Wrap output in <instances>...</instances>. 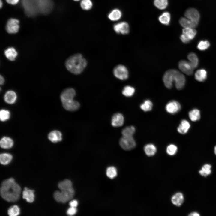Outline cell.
<instances>
[{
    "label": "cell",
    "mask_w": 216,
    "mask_h": 216,
    "mask_svg": "<svg viewBox=\"0 0 216 216\" xmlns=\"http://www.w3.org/2000/svg\"><path fill=\"white\" fill-rule=\"evenodd\" d=\"M210 46L209 42L207 40L200 41L197 45V48L200 50H205L208 49Z\"/></svg>",
    "instance_id": "cell-36"
},
{
    "label": "cell",
    "mask_w": 216,
    "mask_h": 216,
    "mask_svg": "<svg viewBox=\"0 0 216 216\" xmlns=\"http://www.w3.org/2000/svg\"><path fill=\"white\" fill-rule=\"evenodd\" d=\"M163 80L167 88H171L174 82L176 88L178 90L184 88L186 82L184 75L175 69H170L166 71L164 75Z\"/></svg>",
    "instance_id": "cell-2"
},
{
    "label": "cell",
    "mask_w": 216,
    "mask_h": 216,
    "mask_svg": "<svg viewBox=\"0 0 216 216\" xmlns=\"http://www.w3.org/2000/svg\"><path fill=\"white\" fill-rule=\"evenodd\" d=\"M48 138L52 142L54 143L57 142L62 140V134L58 130H54L49 133Z\"/></svg>",
    "instance_id": "cell-19"
},
{
    "label": "cell",
    "mask_w": 216,
    "mask_h": 216,
    "mask_svg": "<svg viewBox=\"0 0 216 216\" xmlns=\"http://www.w3.org/2000/svg\"><path fill=\"white\" fill-rule=\"evenodd\" d=\"M177 151V146L174 144H170L167 147L166 151L169 155H173L175 154Z\"/></svg>",
    "instance_id": "cell-43"
},
{
    "label": "cell",
    "mask_w": 216,
    "mask_h": 216,
    "mask_svg": "<svg viewBox=\"0 0 216 216\" xmlns=\"http://www.w3.org/2000/svg\"><path fill=\"white\" fill-rule=\"evenodd\" d=\"M74 0V1H78L80 0Z\"/></svg>",
    "instance_id": "cell-51"
},
{
    "label": "cell",
    "mask_w": 216,
    "mask_h": 216,
    "mask_svg": "<svg viewBox=\"0 0 216 216\" xmlns=\"http://www.w3.org/2000/svg\"><path fill=\"white\" fill-rule=\"evenodd\" d=\"M10 116V113L8 110L2 109L0 111V120L4 122L8 119Z\"/></svg>",
    "instance_id": "cell-42"
},
{
    "label": "cell",
    "mask_w": 216,
    "mask_h": 216,
    "mask_svg": "<svg viewBox=\"0 0 216 216\" xmlns=\"http://www.w3.org/2000/svg\"><path fill=\"white\" fill-rule=\"evenodd\" d=\"M8 213L10 216H16L20 213V209L16 205H14L10 207L8 210Z\"/></svg>",
    "instance_id": "cell-37"
},
{
    "label": "cell",
    "mask_w": 216,
    "mask_h": 216,
    "mask_svg": "<svg viewBox=\"0 0 216 216\" xmlns=\"http://www.w3.org/2000/svg\"><path fill=\"white\" fill-rule=\"evenodd\" d=\"M87 64L86 60L80 53L70 57L66 60L65 65L67 70L72 73L78 74L81 73Z\"/></svg>",
    "instance_id": "cell-3"
},
{
    "label": "cell",
    "mask_w": 216,
    "mask_h": 216,
    "mask_svg": "<svg viewBox=\"0 0 216 216\" xmlns=\"http://www.w3.org/2000/svg\"><path fill=\"white\" fill-rule=\"evenodd\" d=\"M39 14H49L53 7L52 0H38Z\"/></svg>",
    "instance_id": "cell-7"
},
{
    "label": "cell",
    "mask_w": 216,
    "mask_h": 216,
    "mask_svg": "<svg viewBox=\"0 0 216 216\" xmlns=\"http://www.w3.org/2000/svg\"><path fill=\"white\" fill-rule=\"evenodd\" d=\"M152 106L153 104L152 102L149 100H146L140 105V107L142 110L147 112L151 110Z\"/></svg>",
    "instance_id": "cell-40"
},
{
    "label": "cell",
    "mask_w": 216,
    "mask_h": 216,
    "mask_svg": "<svg viewBox=\"0 0 216 216\" xmlns=\"http://www.w3.org/2000/svg\"><path fill=\"white\" fill-rule=\"evenodd\" d=\"M158 19L161 23L165 25H168L170 21V14L168 12H164L159 16Z\"/></svg>",
    "instance_id": "cell-31"
},
{
    "label": "cell",
    "mask_w": 216,
    "mask_h": 216,
    "mask_svg": "<svg viewBox=\"0 0 216 216\" xmlns=\"http://www.w3.org/2000/svg\"><path fill=\"white\" fill-rule=\"evenodd\" d=\"M121 147L125 150H130L134 149L136 146L135 141L133 136H122L119 141Z\"/></svg>",
    "instance_id": "cell-9"
},
{
    "label": "cell",
    "mask_w": 216,
    "mask_h": 216,
    "mask_svg": "<svg viewBox=\"0 0 216 216\" xmlns=\"http://www.w3.org/2000/svg\"><path fill=\"white\" fill-rule=\"evenodd\" d=\"M189 123L185 120H182L177 128L178 131L180 133L184 134L186 133L190 128Z\"/></svg>",
    "instance_id": "cell-25"
},
{
    "label": "cell",
    "mask_w": 216,
    "mask_h": 216,
    "mask_svg": "<svg viewBox=\"0 0 216 216\" xmlns=\"http://www.w3.org/2000/svg\"><path fill=\"white\" fill-rule=\"evenodd\" d=\"M17 95L15 92L12 90L8 91L4 94V99L7 103L12 104L16 100Z\"/></svg>",
    "instance_id": "cell-20"
},
{
    "label": "cell",
    "mask_w": 216,
    "mask_h": 216,
    "mask_svg": "<svg viewBox=\"0 0 216 216\" xmlns=\"http://www.w3.org/2000/svg\"><path fill=\"white\" fill-rule=\"evenodd\" d=\"M178 68L182 71L189 75L193 74L194 69L190 62L185 60H182L179 62Z\"/></svg>",
    "instance_id": "cell-12"
},
{
    "label": "cell",
    "mask_w": 216,
    "mask_h": 216,
    "mask_svg": "<svg viewBox=\"0 0 216 216\" xmlns=\"http://www.w3.org/2000/svg\"><path fill=\"white\" fill-rule=\"evenodd\" d=\"M165 108L168 112L173 114L177 113L180 110L181 106L178 102L175 100H172L167 104Z\"/></svg>",
    "instance_id": "cell-15"
},
{
    "label": "cell",
    "mask_w": 216,
    "mask_h": 216,
    "mask_svg": "<svg viewBox=\"0 0 216 216\" xmlns=\"http://www.w3.org/2000/svg\"><path fill=\"white\" fill-rule=\"evenodd\" d=\"M188 58L194 68H196L199 64L198 58L195 53L191 52L188 56Z\"/></svg>",
    "instance_id": "cell-29"
},
{
    "label": "cell",
    "mask_w": 216,
    "mask_h": 216,
    "mask_svg": "<svg viewBox=\"0 0 216 216\" xmlns=\"http://www.w3.org/2000/svg\"><path fill=\"white\" fill-rule=\"evenodd\" d=\"M4 54L7 58L11 61L14 60L18 55L16 50L13 47L7 48L5 50Z\"/></svg>",
    "instance_id": "cell-21"
},
{
    "label": "cell",
    "mask_w": 216,
    "mask_h": 216,
    "mask_svg": "<svg viewBox=\"0 0 216 216\" xmlns=\"http://www.w3.org/2000/svg\"><path fill=\"white\" fill-rule=\"evenodd\" d=\"M13 140L9 137L4 136L1 139L0 141V145L2 148H10L13 146Z\"/></svg>",
    "instance_id": "cell-23"
},
{
    "label": "cell",
    "mask_w": 216,
    "mask_h": 216,
    "mask_svg": "<svg viewBox=\"0 0 216 216\" xmlns=\"http://www.w3.org/2000/svg\"><path fill=\"white\" fill-rule=\"evenodd\" d=\"M180 24L184 28H195L197 26L199 22L192 21L185 17H182L179 20Z\"/></svg>",
    "instance_id": "cell-17"
},
{
    "label": "cell",
    "mask_w": 216,
    "mask_h": 216,
    "mask_svg": "<svg viewBox=\"0 0 216 216\" xmlns=\"http://www.w3.org/2000/svg\"><path fill=\"white\" fill-rule=\"evenodd\" d=\"M113 73L116 77L122 80H126L128 77V70L122 65H118L115 67L113 70Z\"/></svg>",
    "instance_id": "cell-10"
},
{
    "label": "cell",
    "mask_w": 216,
    "mask_h": 216,
    "mask_svg": "<svg viewBox=\"0 0 216 216\" xmlns=\"http://www.w3.org/2000/svg\"><path fill=\"white\" fill-rule=\"evenodd\" d=\"M76 94L75 91L72 88L65 89L61 93V100L63 107L66 110L74 111L79 108L80 103L74 99Z\"/></svg>",
    "instance_id": "cell-4"
},
{
    "label": "cell",
    "mask_w": 216,
    "mask_h": 216,
    "mask_svg": "<svg viewBox=\"0 0 216 216\" xmlns=\"http://www.w3.org/2000/svg\"><path fill=\"white\" fill-rule=\"evenodd\" d=\"M113 28L115 32L118 34H127L129 32V25L125 22H122L115 24Z\"/></svg>",
    "instance_id": "cell-13"
},
{
    "label": "cell",
    "mask_w": 216,
    "mask_h": 216,
    "mask_svg": "<svg viewBox=\"0 0 216 216\" xmlns=\"http://www.w3.org/2000/svg\"><path fill=\"white\" fill-rule=\"evenodd\" d=\"M107 176L110 178H113L117 175V171L116 168L114 166L108 167L106 170Z\"/></svg>",
    "instance_id": "cell-41"
},
{
    "label": "cell",
    "mask_w": 216,
    "mask_h": 216,
    "mask_svg": "<svg viewBox=\"0 0 216 216\" xmlns=\"http://www.w3.org/2000/svg\"><path fill=\"white\" fill-rule=\"evenodd\" d=\"M135 131V129L134 127L131 126L124 128L122 131V136H132Z\"/></svg>",
    "instance_id": "cell-32"
},
{
    "label": "cell",
    "mask_w": 216,
    "mask_h": 216,
    "mask_svg": "<svg viewBox=\"0 0 216 216\" xmlns=\"http://www.w3.org/2000/svg\"><path fill=\"white\" fill-rule=\"evenodd\" d=\"M8 3L12 4L15 5L18 3L19 0H6Z\"/></svg>",
    "instance_id": "cell-46"
},
{
    "label": "cell",
    "mask_w": 216,
    "mask_h": 216,
    "mask_svg": "<svg viewBox=\"0 0 216 216\" xmlns=\"http://www.w3.org/2000/svg\"><path fill=\"white\" fill-rule=\"evenodd\" d=\"M122 16L121 11L118 9H115L109 14L108 17L111 21H116L120 19Z\"/></svg>",
    "instance_id": "cell-26"
},
{
    "label": "cell",
    "mask_w": 216,
    "mask_h": 216,
    "mask_svg": "<svg viewBox=\"0 0 216 216\" xmlns=\"http://www.w3.org/2000/svg\"><path fill=\"white\" fill-rule=\"evenodd\" d=\"M21 4L27 16L33 17L39 14L37 0H21Z\"/></svg>",
    "instance_id": "cell-5"
},
{
    "label": "cell",
    "mask_w": 216,
    "mask_h": 216,
    "mask_svg": "<svg viewBox=\"0 0 216 216\" xmlns=\"http://www.w3.org/2000/svg\"><path fill=\"white\" fill-rule=\"evenodd\" d=\"M77 212L76 207H70L67 211V214L69 216H73L75 215Z\"/></svg>",
    "instance_id": "cell-44"
},
{
    "label": "cell",
    "mask_w": 216,
    "mask_h": 216,
    "mask_svg": "<svg viewBox=\"0 0 216 216\" xmlns=\"http://www.w3.org/2000/svg\"><path fill=\"white\" fill-rule=\"evenodd\" d=\"M124 119L123 115L120 113L114 114L112 117L111 124L114 127L122 126L124 123Z\"/></svg>",
    "instance_id": "cell-16"
},
{
    "label": "cell",
    "mask_w": 216,
    "mask_h": 216,
    "mask_svg": "<svg viewBox=\"0 0 216 216\" xmlns=\"http://www.w3.org/2000/svg\"><path fill=\"white\" fill-rule=\"evenodd\" d=\"M135 91V89L133 87L130 86H127L124 88L122 93L125 96L130 97L133 95Z\"/></svg>",
    "instance_id": "cell-39"
},
{
    "label": "cell",
    "mask_w": 216,
    "mask_h": 216,
    "mask_svg": "<svg viewBox=\"0 0 216 216\" xmlns=\"http://www.w3.org/2000/svg\"><path fill=\"white\" fill-rule=\"evenodd\" d=\"M184 201L183 194L180 192H178L174 194L172 197L171 201L175 205L179 206L183 203Z\"/></svg>",
    "instance_id": "cell-22"
},
{
    "label": "cell",
    "mask_w": 216,
    "mask_h": 216,
    "mask_svg": "<svg viewBox=\"0 0 216 216\" xmlns=\"http://www.w3.org/2000/svg\"><path fill=\"white\" fill-rule=\"evenodd\" d=\"M12 159V156L9 153H2L0 155V161L1 163L4 165L8 164Z\"/></svg>",
    "instance_id": "cell-30"
},
{
    "label": "cell",
    "mask_w": 216,
    "mask_h": 216,
    "mask_svg": "<svg viewBox=\"0 0 216 216\" xmlns=\"http://www.w3.org/2000/svg\"><path fill=\"white\" fill-rule=\"evenodd\" d=\"M200 215L197 212H194L189 214V216H199Z\"/></svg>",
    "instance_id": "cell-47"
},
{
    "label": "cell",
    "mask_w": 216,
    "mask_h": 216,
    "mask_svg": "<svg viewBox=\"0 0 216 216\" xmlns=\"http://www.w3.org/2000/svg\"><path fill=\"white\" fill-rule=\"evenodd\" d=\"M92 5V2L91 0H82L80 2L81 8L85 10L91 9Z\"/></svg>",
    "instance_id": "cell-38"
},
{
    "label": "cell",
    "mask_w": 216,
    "mask_h": 216,
    "mask_svg": "<svg viewBox=\"0 0 216 216\" xmlns=\"http://www.w3.org/2000/svg\"><path fill=\"white\" fill-rule=\"evenodd\" d=\"M21 192L20 185L12 178L4 180L0 188V195L8 202H14L18 200Z\"/></svg>",
    "instance_id": "cell-1"
},
{
    "label": "cell",
    "mask_w": 216,
    "mask_h": 216,
    "mask_svg": "<svg viewBox=\"0 0 216 216\" xmlns=\"http://www.w3.org/2000/svg\"><path fill=\"white\" fill-rule=\"evenodd\" d=\"M195 78L197 81L202 82L207 78V72L204 69H200L197 70L195 73Z\"/></svg>",
    "instance_id": "cell-24"
},
{
    "label": "cell",
    "mask_w": 216,
    "mask_h": 216,
    "mask_svg": "<svg viewBox=\"0 0 216 216\" xmlns=\"http://www.w3.org/2000/svg\"><path fill=\"white\" fill-rule=\"evenodd\" d=\"M196 33V31L194 28H184L180 37V39L183 43H188L194 38Z\"/></svg>",
    "instance_id": "cell-8"
},
{
    "label": "cell",
    "mask_w": 216,
    "mask_h": 216,
    "mask_svg": "<svg viewBox=\"0 0 216 216\" xmlns=\"http://www.w3.org/2000/svg\"><path fill=\"white\" fill-rule=\"evenodd\" d=\"M214 152L215 154L216 155V146L214 148Z\"/></svg>",
    "instance_id": "cell-50"
},
{
    "label": "cell",
    "mask_w": 216,
    "mask_h": 216,
    "mask_svg": "<svg viewBox=\"0 0 216 216\" xmlns=\"http://www.w3.org/2000/svg\"><path fill=\"white\" fill-rule=\"evenodd\" d=\"M19 22V21L16 19H9L6 26V29L7 32L10 34H14L17 32L20 27Z\"/></svg>",
    "instance_id": "cell-11"
},
{
    "label": "cell",
    "mask_w": 216,
    "mask_h": 216,
    "mask_svg": "<svg viewBox=\"0 0 216 216\" xmlns=\"http://www.w3.org/2000/svg\"><path fill=\"white\" fill-rule=\"evenodd\" d=\"M189 116L190 120L193 121L199 120L200 117V110L197 109H194L189 112Z\"/></svg>",
    "instance_id": "cell-34"
},
{
    "label": "cell",
    "mask_w": 216,
    "mask_h": 216,
    "mask_svg": "<svg viewBox=\"0 0 216 216\" xmlns=\"http://www.w3.org/2000/svg\"><path fill=\"white\" fill-rule=\"evenodd\" d=\"M2 5H3V3H2V0H0V6L1 8L2 7Z\"/></svg>",
    "instance_id": "cell-49"
},
{
    "label": "cell",
    "mask_w": 216,
    "mask_h": 216,
    "mask_svg": "<svg viewBox=\"0 0 216 216\" xmlns=\"http://www.w3.org/2000/svg\"><path fill=\"white\" fill-rule=\"evenodd\" d=\"M34 190L25 187L22 192V198L29 203H32L34 200Z\"/></svg>",
    "instance_id": "cell-18"
},
{
    "label": "cell",
    "mask_w": 216,
    "mask_h": 216,
    "mask_svg": "<svg viewBox=\"0 0 216 216\" xmlns=\"http://www.w3.org/2000/svg\"><path fill=\"white\" fill-rule=\"evenodd\" d=\"M0 83L1 85H2L4 84V78L1 75L0 76Z\"/></svg>",
    "instance_id": "cell-48"
},
{
    "label": "cell",
    "mask_w": 216,
    "mask_h": 216,
    "mask_svg": "<svg viewBox=\"0 0 216 216\" xmlns=\"http://www.w3.org/2000/svg\"><path fill=\"white\" fill-rule=\"evenodd\" d=\"M154 4L158 8L163 10L167 6L168 1V0H154Z\"/></svg>",
    "instance_id": "cell-35"
},
{
    "label": "cell",
    "mask_w": 216,
    "mask_h": 216,
    "mask_svg": "<svg viewBox=\"0 0 216 216\" xmlns=\"http://www.w3.org/2000/svg\"><path fill=\"white\" fill-rule=\"evenodd\" d=\"M144 150L147 156H151L155 154L156 152L157 149L154 145L149 144L146 145L144 146Z\"/></svg>",
    "instance_id": "cell-27"
},
{
    "label": "cell",
    "mask_w": 216,
    "mask_h": 216,
    "mask_svg": "<svg viewBox=\"0 0 216 216\" xmlns=\"http://www.w3.org/2000/svg\"><path fill=\"white\" fill-rule=\"evenodd\" d=\"M72 184L70 180L66 179L60 182L58 184V188L61 190H65L72 188Z\"/></svg>",
    "instance_id": "cell-28"
},
{
    "label": "cell",
    "mask_w": 216,
    "mask_h": 216,
    "mask_svg": "<svg viewBox=\"0 0 216 216\" xmlns=\"http://www.w3.org/2000/svg\"><path fill=\"white\" fill-rule=\"evenodd\" d=\"M74 194V189L71 188L67 190L56 191L54 194V197L57 202L65 203L71 200Z\"/></svg>",
    "instance_id": "cell-6"
},
{
    "label": "cell",
    "mask_w": 216,
    "mask_h": 216,
    "mask_svg": "<svg viewBox=\"0 0 216 216\" xmlns=\"http://www.w3.org/2000/svg\"><path fill=\"white\" fill-rule=\"evenodd\" d=\"M211 165L209 164H206L204 165L201 170H199V173L201 176L206 177L209 175L211 172Z\"/></svg>",
    "instance_id": "cell-33"
},
{
    "label": "cell",
    "mask_w": 216,
    "mask_h": 216,
    "mask_svg": "<svg viewBox=\"0 0 216 216\" xmlns=\"http://www.w3.org/2000/svg\"><path fill=\"white\" fill-rule=\"evenodd\" d=\"M78 205V202L76 200H73L71 201L69 203L70 207H76Z\"/></svg>",
    "instance_id": "cell-45"
},
{
    "label": "cell",
    "mask_w": 216,
    "mask_h": 216,
    "mask_svg": "<svg viewBox=\"0 0 216 216\" xmlns=\"http://www.w3.org/2000/svg\"><path fill=\"white\" fill-rule=\"evenodd\" d=\"M185 17L192 21L199 22L200 14L198 10L193 8L188 9L185 12Z\"/></svg>",
    "instance_id": "cell-14"
}]
</instances>
